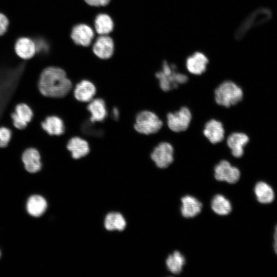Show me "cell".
I'll list each match as a JSON object with an SVG mask.
<instances>
[{"label":"cell","instance_id":"cell-33","mask_svg":"<svg viewBox=\"0 0 277 277\" xmlns=\"http://www.w3.org/2000/svg\"><path fill=\"white\" fill-rule=\"evenodd\" d=\"M84 127L83 129L85 131V132L87 133H89L90 134H101V132L97 130V129H96L94 127H91V125H90V122L88 123H86L84 125Z\"/></svg>","mask_w":277,"mask_h":277},{"label":"cell","instance_id":"cell-20","mask_svg":"<svg viewBox=\"0 0 277 277\" xmlns=\"http://www.w3.org/2000/svg\"><path fill=\"white\" fill-rule=\"evenodd\" d=\"M87 109L91 114L90 121L93 123L102 122L107 116L106 104L101 98H93L89 102Z\"/></svg>","mask_w":277,"mask_h":277},{"label":"cell","instance_id":"cell-23","mask_svg":"<svg viewBox=\"0 0 277 277\" xmlns=\"http://www.w3.org/2000/svg\"><path fill=\"white\" fill-rule=\"evenodd\" d=\"M104 226L108 231H123L126 228V222L122 214L112 212L106 215L104 220Z\"/></svg>","mask_w":277,"mask_h":277},{"label":"cell","instance_id":"cell-37","mask_svg":"<svg viewBox=\"0 0 277 277\" xmlns=\"http://www.w3.org/2000/svg\"><path fill=\"white\" fill-rule=\"evenodd\" d=\"M1 255H2V254H1V250H0V258H1Z\"/></svg>","mask_w":277,"mask_h":277},{"label":"cell","instance_id":"cell-21","mask_svg":"<svg viewBox=\"0 0 277 277\" xmlns=\"http://www.w3.org/2000/svg\"><path fill=\"white\" fill-rule=\"evenodd\" d=\"M67 148L74 159H78L86 156L90 151L87 142L80 137L71 138L68 142Z\"/></svg>","mask_w":277,"mask_h":277},{"label":"cell","instance_id":"cell-22","mask_svg":"<svg viewBox=\"0 0 277 277\" xmlns=\"http://www.w3.org/2000/svg\"><path fill=\"white\" fill-rule=\"evenodd\" d=\"M42 128L50 135H60L65 131L63 121L57 116H47L41 123Z\"/></svg>","mask_w":277,"mask_h":277},{"label":"cell","instance_id":"cell-5","mask_svg":"<svg viewBox=\"0 0 277 277\" xmlns=\"http://www.w3.org/2000/svg\"><path fill=\"white\" fill-rule=\"evenodd\" d=\"M271 16V11L267 8H260L254 10L238 27L235 38L238 40L243 38L251 29L267 22Z\"/></svg>","mask_w":277,"mask_h":277},{"label":"cell","instance_id":"cell-6","mask_svg":"<svg viewBox=\"0 0 277 277\" xmlns=\"http://www.w3.org/2000/svg\"><path fill=\"white\" fill-rule=\"evenodd\" d=\"M163 125V122L155 113L144 110L137 114L134 127L138 132L148 135L157 132Z\"/></svg>","mask_w":277,"mask_h":277},{"label":"cell","instance_id":"cell-12","mask_svg":"<svg viewBox=\"0 0 277 277\" xmlns=\"http://www.w3.org/2000/svg\"><path fill=\"white\" fill-rule=\"evenodd\" d=\"M93 51L102 59L110 58L114 51L112 39L107 35H101L97 38L93 46Z\"/></svg>","mask_w":277,"mask_h":277},{"label":"cell","instance_id":"cell-4","mask_svg":"<svg viewBox=\"0 0 277 277\" xmlns=\"http://www.w3.org/2000/svg\"><path fill=\"white\" fill-rule=\"evenodd\" d=\"M243 97L241 88L231 81H224L214 90V99L216 104L227 108L238 104Z\"/></svg>","mask_w":277,"mask_h":277},{"label":"cell","instance_id":"cell-35","mask_svg":"<svg viewBox=\"0 0 277 277\" xmlns=\"http://www.w3.org/2000/svg\"><path fill=\"white\" fill-rule=\"evenodd\" d=\"M274 243H273V248L275 253L277 254V225L275 228V231L274 233Z\"/></svg>","mask_w":277,"mask_h":277},{"label":"cell","instance_id":"cell-9","mask_svg":"<svg viewBox=\"0 0 277 277\" xmlns=\"http://www.w3.org/2000/svg\"><path fill=\"white\" fill-rule=\"evenodd\" d=\"M214 175L219 181H226L230 184L236 183L241 175L239 169L226 160L221 161L214 167Z\"/></svg>","mask_w":277,"mask_h":277},{"label":"cell","instance_id":"cell-13","mask_svg":"<svg viewBox=\"0 0 277 277\" xmlns=\"http://www.w3.org/2000/svg\"><path fill=\"white\" fill-rule=\"evenodd\" d=\"M249 141V137L242 132H234L230 134L227 139V145L231 149L233 156L240 158L244 154V148Z\"/></svg>","mask_w":277,"mask_h":277},{"label":"cell","instance_id":"cell-1","mask_svg":"<svg viewBox=\"0 0 277 277\" xmlns=\"http://www.w3.org/2000/svg\"><path fill=\"white\" fill-rule=\"evenodd\" d=\"M38 88L45 96L61 98L69 92L72 84L64 70L58 67H49L42 72Z\"/></svg>","mask_w":277,"mask_h":277},{"label":"cell","instance_id":"cell-11","mask_svg":"<svg viewBox=\"0 0 277 277\" xmlns=\"http://www.w3.org/2000/svg\"><path fill=\"white\" fill-rule=\"evenodd\" d=\"M203 134L212 144L222 142L224 138L225 130L223 124L215 119H211L205 125Z\"/></svg>","mask_w":277,"mask_h":277},{"label":"cell","instance_id":"cell-17","mask_svg":"<svg viewBox=\"0 0 277 277\" xmlns=\"http://www.w3.org/2000/svg\"><path fill=\"white\" fill-rule=\"evenodd\" d=\"M96 93L94 85L88 80H83L78 83L74 90L75 98L82 102H89Z\"/></svg>","mask_w":277,"mask_h":277},{"label":"cell","instance_id":"cell-16","mask_svg":"<svg viewBox=\"0 0 277 277\" xmlns=\"http://www.w3.org/2000/svg\"><path fill=\"white\" fill-rule=\"evenodd\" d=\"M14 50L17 55L23 60L32 58L36 52L34 40L27 37L18 38L15 43Z\"/></svg>","mask_w":277,"mask_h":277},{"label":"cell","instance_id":"cell-19","mask_svg":"<svg viewBox=\"0 0 277 277\" xmlns=\"http://www.w3.org/2000/svg\"><path fill=\"white\" fill-rule=\"evenodd\" d=\"M182 215L186 218H191L199 214L202 210V203L195 197L186 195L181 199Z\"/></svg>","mask_w":277,"mask_h":277},{"label":"cell","instance_id":"cell-31","mask_svg":"<svg viewBox=\"0 0 277 277\" xmlns=\"http://www.w3.org/2000/svg\"><path fill=\"white\" fill-rule=\"evenodd\" d=\"M13 126L18 129H24L27 126L28 123L19 119L13 112L11 114Z\"/></svg>","mask_w":277,"mask_h":277},{"label":"cell","instance_id":"cell-25","mask_svg":"<svg viewBox=\"0 0 277 277\" xmlns=\"http://www.w3.org/2000/svg\"><path fill=\"white\" fill-rule=\"evenodd\" d=\"M211 206L212 210L220 215H227L232 209L230 201L221 194H216L213 197Z\"/></svg>","mask_w":277,"mask_h":277},{"label":"cell","instance_id":"cell-29","mask_svg":"<svg viewBox=\"0 0 277 277\" xmlns=\"http://www.w3.org/2000/svg\"><path fill=\"white\" fill-rule=\"evenodd\" d=\"M12 137L11 130L5 127H0V148L6 147Z\"/></svg>","mask_w":277,"mask_h":277},{"label":"cell","instance_id":"cell-28","mask_svg":"<svg viewBox=\"0 0 277 277\" xmlns=\"http://www.w3.org/2000/svg\"><path fill=\"white\" fill-rule=\"evenodd\" d=\"M14 112L19 119L27 123L31 121L33 116L31 108L25 103L16 105Z\"/></svg>","mask_w":277,"mask_h":277},{"label":"cell","instance_id":"cell-34","mask_svg":"<svg viewBox=\"0 0 277 277\" xmlns=\"http://www.w3.org/2000/svg\"><path fill=\"white\" fill-rule=\"evenodd\" d=\"M110 0H85L89 5L93 6H104L107 5Z\"/></svg>","mask_w":277,"mask_h":277},{"label":"cell","instance_id":"cell-24","mask_svg":"<svg viewBox=\"0 0 277 277\" xmlns=\"http://www.w3.org/2000/svg\"><path fill=\"white\" fill-rule=\"evenodd\" d=\"M257 200L262 204L271 203L274 199V193L270 186L264 182L257 183L254 187Z\"/></svg>","mask_w":277,"mask_h":277},{"label":"cell","instance_id":"cell-15","mask_svg":"<svg viewBox=\"0 0 277 277\" xmlns=\"http://www.w3.org/2000/svg\"><path fill=\"white\" fill-rule=\"evenodd\" d=\"M71 37L76 44L88 46L93 38L94 32L92 29L87 25L78 24L73 27Z\"/></svg>","mask_w":277,"mask_h":277},{"label":"cell","instance_id":"cell-3","mask_svg":"<svg viewBox=\"0 0 277 277\" xmlns=\"http://www.w3.org/2000/svg\"><path fill=\"white\" fill-rule=\"evenodd\" d=\"M174 64H169L164 61L162 64V70L155 74L158 79L160 88L165 92L172 90L178 87L179 85L186 83L188 81V76L176 70Z\"/></svg>","mask_w":277,"mask_h":277},{"label":"cell","instance_id":"cell-32","mask_svg":"<svg viewBox=\"0 0 277 277\" xmlns=\"http://www.w3.org/2000/svg\"><path fill=\"white\" fill-rule=\"evenodd\" d=\"M9 26V21L7 16L0 12V36L5 34Z\"/></svg>","mask_w":277,"mask_h":277},{"label":"cell","instance_id":"cell-2","mask_svg":"<svg viewBox=\"0 0 277 277\" xmlns=\"http://www.w3.org/2000/svg\"><path fill=\"white\" fill-rule=\"evenodd\" d=\"M25 63L13 67L0 68V119L18 86Z\"/></svg>","mask_w":277,"mask_h":277},{"label":"cell","instance_id":"cell-30","mask_svg":"<svg viewBox=\"0 0 277 277\" xmlns=\"http://www.w3.org/2000/svg\"><path fill=\"white\" fill-rule=\"evenodd\" d=\"M36 52L44 53L48 51L49 45L46 41L42 38H37L34 40Z\"/></svg>","mask_w":277,"mask_h":277},{"label":"cell","instance_id":"cell-8","mask_svg":"<svg viewBox=\"0 0 277 277\" xmlns=\"http://www.w3.org/2000/svg\"><path fill=\"white\" fill-rule=\"evenodd\" d=\"M174 150L169 143H159L151 154V158L156 166L162 169L168 167L173 161Z\"/></svg>","mask_w":277,"mask_h":277},{"label":"cell","instance_id":"cell-26","mask_svg":"<svg viewBox=\"0 0 277 277\" xmlns=\"http://www.w3.org/2000/svg\"><path fill=\"white\" fill-rule=\"evenodd\" d=\"M185 264L184 256L178 251H174L169 255L166 260V264L169 271L177 274L181 272Z\"/></svg>","mask_w":277,"mask_h":277},{"label":"cell","instance_id":"cell-10","mask_svg":"<svg viewBox=\"0 0 277 277\" xmlns=\"http://www.w3.org/2000/svg\"><path fill=\"white\" fill-rule=\"evenodd\" d=\"M22 160L26 170L31 173L39 171L42 167L38 151L33 147L26 149L22 153Z\"/></svg>","mask_w":277,"mask_h":277},{"label":"cell","instance_id":"cell-18","mask_svg":"<svg viewBox=\"0 0 277 277\" xmlns=\"http://www.w3.org/2000/svg\"><path fill=\"white\" fill-rule=\"evenodd\" d=\"M47 208V202L42 196L34 194L30 196L26 203V210L32 216L38 217L42 215Z\"/></svg>","mask_w":277,"mask_h":277},{"label":"cell","instance_id":"cell-36","mask_svg":"<svg viewBox=\"0 0 277 277\" xmlns=\"http://www.w3.org/2000/svg\"><path fill=\"white\" fill-rule=\"evenodd\" d=\"M119 116V110L116 107L114 108L112 110V116L113 118L115 120H117L118 119Z\"/></svg>","mask_w":277,"mask_h":277},{"label":"cell","instance_id":"cell-14","mask_svg":"<svg viewBox=\"0 0 277 277\" xmlns=\"http://www.w3.org/2000/svg\"><path fill=\"white\" fill-rule=\"evenodd\" d=\"M207 57L201 52H195L186 60L187 70L194 75H201L205 72L208 63Z\"/></svg>","mask_w":277,"mask_h":277},{"label":"cell","instance_id":"cell-7","mask_svg":"<svg viewBox=\"0 0 277 277\" xmlns=\"http://www.w3.org/2000/svg\"><path fill=\"white\" fill-rule=\"evenodd\" d=\"M192 114L187 107H182L178 111L168 113L167 124L169 128L173 132H180L186 130L191 121Z\"/></svg>","mask_w":277,"mask_h":277},{"label":"cell","instance_id":"cell-27","mask_svg":"<svg viewBox=\"0 0 277 277\" xmlns=\"http://www.w3.org/2000/svg\"><path fill=\"white\" fill-rule=\"evenodd\" d=\"M94 26L97 33L100 35H107L112 31L113 22L108 15L100 14L95 18Z\"/></svg>","mask_w":277,"mask_h":277}]
</instances>
